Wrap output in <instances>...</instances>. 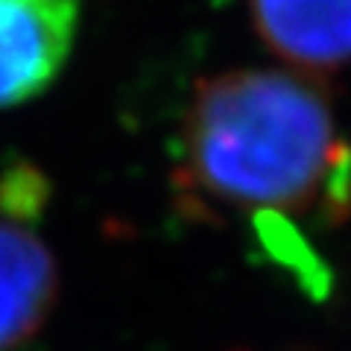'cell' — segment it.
I'll list each match as a JSON object with an SVG mask.
<instances>
[{
  "instance_id": "cell-1",
  "label": "cell",
  "mask_w": 351,
  "mask_h": 351,
  "mask_svg": "<svg viewBox=\"0 0 351 351\" xmlns=\"http://www.w3.org/2000/svg\"><path fill=\"white\" fill-rule=\"evenodd\" d=\"M337 144L319 80L290 71H228L196 88L182 132V184L240 211L319 208Z\"/></svg>"
},
{
  "instance_id": "cell-2",
  "label": "cell",
  "mask_w": 351,
  "mask_h": 351,
  "mask_svg": "<svg viewBox=\"0 0 351 351\" xmlns=\"http://www.w3.org/2000/svg\"><path fill=\"white\" fill-rule=\"evenodd\" d=\"M80 0H0V108L38 97L71 53Z\"/></svg>"
},
{
  "instance_id": "cell-3",
  "label": "cell",
  "mask_w": 351,
  "mask_h": 351,
  "mask_svg": "<svg viewBox=\"0 0 351 351\" xmlns=\"http://www.w3.org/2000/svg\"><path fill=\"white\" fill-rule=\"evenodd\" d=\"M261 41L299 73L351 62V0H249Z\"/></svg>"
},
{
  "instance_id": "cell-4",
  "label": "cell",
  "mask_w": 351,
  "mask_h": 351,
  "mask_svg": "<svg viewBox=\"0 0 351 351\" xmlns=\"http://www.w3.org/2000/svg\"><path fill=\"white\" fill-rule=\"evenodd\" d=\"M56 293L50 249L24 223L0 217V351H18L41 331Z\"/></svg>"
},
{
  "instance_id": "cell-5",
  "label": "cell",
  "mask_w": 351,
  "mask_h": 351,
  "mask_svg": "<svg viewBox=\"0 0 351 351\" xmlns=\"http://www.w3.org/2000/svg\"><path fill=\"white\" fill-rule=\"evenodd\" d=\"M255 234H258L263 255L272 263H278L281 269H287L307 293L311 295L328 293L331 281H328L325 263L311 249V243L299 234V228L281 211H258L255 214Z\"/></svg>"
},
{
  "instance_id": "cell-6",
  "label": "cell",
  "mask_w": 351,
  "mask_h": 351,
  "mask_svg": "<svg viewBox=\"0 0 351 351\" xmlns=\"http://www.w3.org/2000/svg\"><path fill=\"white\" fill-rule=\"evenodd\" d=\"M47 179L32 164H15L0 176V214L15 223H32L47 208Z\"/></svg>"
}]
</instances>
